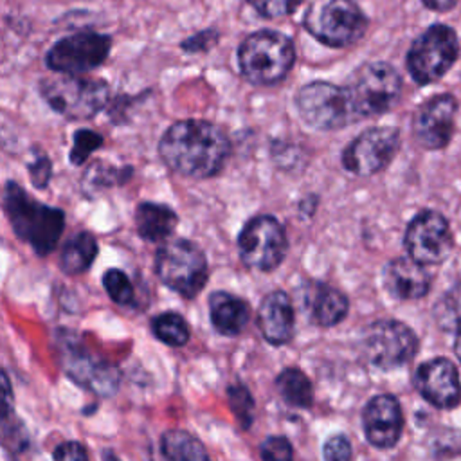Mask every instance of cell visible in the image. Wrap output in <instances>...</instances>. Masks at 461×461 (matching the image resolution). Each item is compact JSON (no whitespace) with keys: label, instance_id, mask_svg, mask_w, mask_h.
<instances>
[{"label":"cell","instance_id":"cell-20","mask_svg":"<svg viewBox=\"0 0 461 461\" xmlns=\"http://www.w3.org/2000/svg\"><path fill=\"white\" fill-rule=\"evenodd\" d=\"M65 367L68 371V375L81 385L92 389L97 394L108 396L117 389V369L106 366V364H99L94 362L88 353L83 351H76V349H68V355L65 357Z\"/></svg>","mask_w":461,"mask_h":461},{"label":"cell","instance_id":"cell-28","mask_svg":"<svg viewBox=\"0 0 461 461\" xmlns=\"http://www.w3.org/2000/svg\"><path fill=\"white\" fill-rule=\"evenodd\" d=\"M432 313L443 331H461V281L436 301Z\"/></svg>","mask_w":461,"mask_h":461},{"label":"cell","instance_id":"cell-35","mask_svg":"<svg viewBox=\"0 0 461 461\" xmlns=\"http://www.w3.org/2000/svg\"><path fill=\"white\" fill-rule=\"evenodd\" d=\"M27 169H29V175H31V180H32L34 187H38V189L47 187L50 173H52L50 160H49L47 155H38L34 160L29 162Z\"/></svg>","mask_w":461,"mask_h":461},{"label":"cell","instance_id":"cell-33","mask_svg":"<svg viewBox=\"0 0 461 461\" xmlns=\"http://www.w3.org/2000/svg\"><path fill=\"white\" fill-rule=\"evenodd\" d=\"M263 461H294L292 443L285 436H268L259 445Z\"/></svg>","mask_w":461,"mask_h":461},{"label":"cell","instance_id":"cell-15","mask_svg":"<svg viewBox=\"0 0 461 461\" xmlns=\"http://www.w3.org/2000/svg\"><path fill=\"white\" fill-rule=\"evenodd\" d=\"M457 110V99L448 92L436 94L423 101L416 108L411 122L412 137L418 146L427 151L445 149L456 133Z\"/></svg>","mask_w":461,"mask_h":461},{"label":"cell","instance_id":"cell-8","mask_svg":"<svg viewBox=\"0 0 461 461\" xmlns=\"http://www.w3.org/2000/svg\"><path fill=\"white\" fill-rule=\"evenodd\" d=\"M40 92L54 112L74 121L94 117L110 99V88L104 81L67 74L43 79Z\"/></svg>","mask_w":461,"mask_h":461},{"label":"cell","instance_id":"cell-38","mask_svg":"<svg viewBox=\"0 0 461 461\" xmlns=\"http://www.w3.org/2000/svg\"><path fill=\"white\" fill-rule=\"evenodd\" d=\"M427 9L436 11V13H445L450 11L459 0H420Z\"/></svg>","mask_w":461,"mask_h":461},{"label":"cell","instance_id":"cell-2","mask_svg":"<svg viewBox=\"0 0 461 461\" xmlns=\"http://www.w3.org/2000/svg\"><path fill=\"white\" fill-rule=\"evenodd\" d=\"M4 211L13 232L40 256L50 254L65 229V214L29 196L23 187L13 180L4 185Z\"/></svg>","mask_w":461,"mask_h":461},{"label":"cell","instance_id":"cell-9","mask_svg":"<svg viewBox=\"0 0 461 461\" xmlns=\"http://www.w3.org/2000/svg\"><path fill=\"white\" fill-rule=\"evenodd\" d=\"M295 106L308 126L322 131L339 130L358 121L344 85L328 81L306 83L295 95Z\"/></svg>","mask_w":461,"mask_h":461},{"label":"cell","instance_id":"cell-30","mask_svg":"<svg viewBox=\"0 0 461 461\" xmlns=\"http://www.w3.org/2000/svg\"><path fill=\"white\" fill-rule=\"evenodd\" d=\"M227 396H229L230 411L234 412L236 420L243 429H249L254 420V400L249 389L243 385H229Z\"/></svg>","mask_w":461,"mask_h":461},{"label":"cell","instance_id":"cell-32","mask_svg":"<svg viewBox=\"0 0 461 461\" xmlns=\"http://www.w3.org/2000/svg\"><path fill=\"white\" fill-rule=\"evenodd\" d=\"M258 14L268 20H279L294 14L303 0H247Z\"/></svg>","mask_w":461,"mask_h":461},{"label":"cell","instance_id":"cell-40","mask_svg":"<svg viewBox=\"0 0 461 461\" xmlns=\"http://www.w3.org/2000/svg\"><path fill=\"white\" fill-rule=\"evenodd\" d=\"M454 351H456L457 358L461 360V331H457V335H456V342H454Z\"/></svg>","mask_w":461,"mask_h":461},{"label":"cell","instance_id":"cell-27","mask_svg":"<svg viewBox=\"0 0 461 461\" xmlns=\"http://www.w3.org/2000/svg\"><path fill=\"white\" fill-rule=\"evenodd\" d=\"M151 331L160 342L175 348H180L189 340V324L176 312H164L155 315L151 319Z\"/></svg>","mask_w":461,"mask_h":461},{"label":"cell","instance_id":"cell-34","mask_svg":"<svg viewBox=\"0 0 461 461\" xmlns=\"http://www.w3.org/2000/svg\"><path fill=\"white\" fill-rule=\"evenodd\" d=\"M324 461H351V443L344 434L330 436L322 447Z\"/></svg>","mask_w":461,"mask_h":461},{"label":"cell","instance_id":"cell-31","mask_svg":"<svg viewBox=\"0 0 461 461\" xmlns=\"http://www.w3.org/2000/svg\"><path fill=\"white\" fill-rule=\"evenodd\" d=\"M103 144V137L94 131V130H86V128H81L74 133L72 137V148H70V155H68V160L74 164V166H81L86 162V158L90 157V153L94 149H97L99 146Z\"/></svg>","mask_w":461,"mask_h":461},{"label":"cell","instance_id":"cell-16","mask_svg":"<svg viewBox=\"0 0 461 461\" xmlns=\"http://www.w3.org/2000/svg\"><path fill=\"white\" fill-rule=\"evenodd\" d=\"M420 394L439 409H452L461 400V384L456 366L448 358H432L421 364L414 376Z\"/></svg>","mask_w":461,"mask_h":461},{"label":"cell","instance_id":"cell-14","mask_svg":"<svg viewBox=\"0 0 461 461\" xmlns=\"http://www.w3.org/2000/svg\"><path fill=\"white\" fill-rule=\"evenodd\" d=\"M110 49L112 38L108 34L76 32L58 40L45 54V63L58 74L77 76L103 65Z\"/></svg>","mask_w":461,"mask_h":461},{"label":"cell","instance_id":"cell-5","mask_svg":"<svg viewBox=\"0 0 461 461\" xmlns=\"http://www.w3.org/2000/svg\"><path fill=\"white\" fill-rule=\"evenodd\" d=\"M303 23L322 45L348 49L362 40L369 20L355 0H321L308 9Z\"/></svg>","mask_w":461,"mask_h":461},{"label":"cell","instance_id":"cell-1","mask_svg":"<svg viewBox=\"0 0 461 461\" xmlns=\"http://www.w3.org/2000/svg\"><path fill=\"white\" fill-rule=\"evenodd\" d=\"M230 144L212 122L187 119L171 124L158 140L162 162L180 176L211 178L223 167Z\"/></svg>","mask_w":461,"mask_h":461},{"label":"cell","instance_id":"cell-19","mask_svg":"<svg viewBox=\"0 0 461 461\" xmlns=\"http://www.w3.org/2000/svg\"><path fill=\"white\" fill-rule=\"evenodd\" d=\"M295 324V313L286 292H268L259 303L258 328L263 339L274 346L286 344L292 339Z\"/></svg>","mask_w":461,"mask_h":461},{"label":"cell","instance_id":"cell-13","mask_svg":"<svg viewBox=\"0 0 461 461\" xmlns=\"http://www.w3.org/2000/svg\"><path fill=\"white\" fill-rule=\"evenodd\" d=\"M400 130L371 126L357 135L342 151V166L355 176H373L384 171L400 149Z\"/></svg>","mask_w":461,"mask_h":461},{"label":"cell","instance_id":"cell-24","mask_svg":"<svg viewBox=\"0 0 461 461\" xmlns=\"http://www.w3.org/2000/svg\"><path fill=\"white\" fill-rule=\"evenodd\" d=\"M97 256V241L94 234L83 230L74 234L61 249L59 267L68 276L83 274L90 268Z\"/></svg>","mask_w":461,"mask_h":461},{"label":"cell","instance_id":"cell-36","mask_svg":"<svg viewBox=\"0 0 461 461\" xmlns=\"http://www.w3.org/2000/svg\"><path fill=\"white\" fill-rule=\"evenodd\" d=\"M216 41H218V32L212 29H207L184 40L182 49L185 52H202V50H209Z\"/></svg>","mask_w":461,"mask_h":461},{"label":"cell","instance_id":"cell-26","mask_svg":"<svg viewBox=\"0 0 461 461\" xmlns=\"http://www.w3.org/2000/svg\"><path fill=\"white\" fill-rule=\"evenodd\" d=\"M276 387L281 398L297 409H306L313 402V387L310 378L297 367L283 369L276 378Z\"/></svg>","mask_w":461,"mask_h":461},{"label":"cell","instance_id":"cell-11","mask_svg":"<svg viewBox=\"0 0 461 461\" xmlns=\"http://www.w3.org/2000/svg\"><path fill=\"white\" fill-rule=\"evenodd\" d=\"M238 250L245 267L270 272L281 265L288 250L285 227L272 214L254 216L240 232Z\"/></svg>","mask_w":461,"mask_h":461},{"label":"cell","instance_id":"cell-3","mask_svg":"<svg viewBox=\"0 0 461 461\" xmlns=\"http://www.w3.org/2000/svg\"><path fill=\"white\" fill-rule=\"evenodd\" d=\"M295 61L294 41L272 29L247 36L238 49V65L243 77L254 85H276L285 79Z\"/></svg>","mask_w":461,"mask_h":461},{"label":"cell","instance_id":"cell-29","mask_svg":"<svg viewBox=\"0 0 461 461\" xmlns=\"http://www.w3.org/2000/svg\"><path fill=\"white\" fill-rule=\"evenodd\" d=\"M103 286L110 299L121 306H128L133 303L135 294L128 276L119 268H108L103 276Z\"/></svg>","mask_w":461,"mask_h":461},{"label":"cell","instance_id":"cell-39","mask_svg":"<svg viewBox=\"0 0 461 461\" xmlns=\"http://www.w3.org/2000/svg\"><path fill=\"white\" fill-rule=\"evenodd\" d=\"M103 461H121V459L115 456V452H112L110 448H104L103 450Z\"/></svg>","mask_w":461,"mask_h":461},{"label":"cell","instance_id":"cell-37","mask_svg":"<svg viewBox=\"0 0 461 461\" xmlns=\"http://www.w3.org/2000/svg\"><path fill=\"white\" fill-rule=\"evenodd\" d=\"M54 461H88V454L79 441H65L56 447Z\"/></svg>","mask_w":461,"mask_h":461},{"label":"cell","instance_id":"cell-4","mask_svg":"<svg viewBox=\"0 0 461 461\" xmlns=\"http://www.w3.org/2000/svg\"><path fill=\"white\" fill-rule=\"evenodd\" d=\"M344 86L358 121L389 112L400 101L403 90L400 72L385 61H369L360 65Z\"/></svg>","mask_w":461,"mask_h":461},{"label":"cell","instance_id":"cell-22","mask_svg":"<svg viewBox=\"0 0 461 461\" xmlns=\"http://www.w3.org/2000/svg\"><path fill=\"white\" fill-rule=\"evenodd\" d=\"M209 315L214 330L221 335H238L249 322L247 301L229 292H214L209 297Z\"/></svg>","mask_w":461,"mask_h":461},{"label":"cell","instance_id":"cell-23","mask_svg":"<svg viewBox=\"0 0 461 461\" xmlns=\"http://www.w3.org/2000/svg\"><path fill=\"white\" fill-rule=\"evenodd\" d=\"M178 223L176 212L164 203L142 202L135 211V227L146 241H166Z\"/></svg>","mask_w":461,"mask_h":461},{"label":"cell","instance_id":"cell-6","mask_svg":"<svg viewBox=\"0 0 461 461\" xmlns=\"http://www.w3.org/2000/svg\"><path fill=\"white\" fill-rule=\"evenodd\" d=\"M459 50L456 31L445 23H432L411 43L405 56L407 72L416 85H432L452 68Z\"/></svg>","mask_w":461,"mask_h":461},{"label":"cell","instance_id":"cell-10","mask_svg":"<svg viewBox=\"0 0 461 461\" xmlns=\"http://www.w3.org/2000/svg\"><path fill=\"white\" fill-rule=\"evenodd\" d=\"M418 349L414 331L393 319L371 322L362 335V355L376 369L389 371L405 366Z\"/></svg>","mask_w":461,"mask_h":461},{"label":"cell","instance_id":"cell-21","mask_svg":"<svg viewBox=\"0 0 461 461\" xmlns=\"http://www.w3.org/2000/svg\"><path fill=\"white\" fill-rule=\"evenodd\" d=\"M304 304L312 321L319 326L330 328L339 324L348 315V297L326 283H312L304 290Z\"/></svg>","mask_w":461,"mask_h":461},{"label":"cell","instance_id":"cell-7","mask_svg":"<svg viewBox=\"0 0 461 461\" xmlns=\"http://www.w3.org/2000/svg\"><path fill=\"white\" fill-rule=\"evenodd\" d=\"M155 272L158 279L180 294L194 297L207 283V259L203 250L191 240H166L155 254Z\"/></svg>","mask_w":461,"mask_h":461},{"label":"cell","instance_id":"cell-12","mask_svg":"<svg viewBox=\"0 0 461 461\" xmlns=\"http://www.w3.org/2000/svg\"><path fill=\"white\" fill-rule=\"evenodd\" d=\"M403 247L407 256L423 267L443 263L454 250L450 221L439 211H420L405 227Z\"/></svg>","mask_w":461,"mask_h":461},{"label":"cell","instance_id":"cell-18","mask_svg":"<svg viewBox=\"0 0 461 461\" xmlns=\"http://www.w3.org/2000/svg\"><path fill=\"white\" fill-rule=\"evenodd\" d=\"M384 286L400 301H416L429 294L432 285L430 272L411 258H394L384 267Z\"/></svg>","mask_w":461,"mask_h":461},{"label":"cell","instance_id":"cell-25","mask_svg":"<svg viewBox=\"0 0 461 461\" xmlns=\"http://www.w3.org/2000/svg\"><path fill=\"white\" fill-rule=\"evenodd\" d=\"M160 450L166 461H211L202 441L185 430L164 432Z\"/></svg>","mask_w":461,"mask_h":461},{"label":"cell","instance_id":"cell-17","mask_svg":"<svg viewBox=\"0 0 461 461\" xmlns=\"http://www.w3.org/2000/svg\"><path fill=\"white\" fill-rule=\"evenodd\" d=\"M367 441L376 448H391L398 443L403 429V414L393 394L373 396L362 412Z\"/></svg>","mask_w":461,"mask_h":461}]
</instances>
